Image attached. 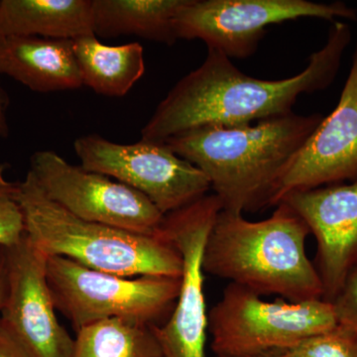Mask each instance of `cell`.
<instances>
[{"mask_svg": "<svg viewBox=\"0 0 357 357\" xmlns=\"http://www.w3.org/2000/svg\"><path fill=\"white\" fill-rule=\"evenodd\" d=\"M351 27L333 22L323 48L312 53L303 72L268 81L244 74L217 50L208 49L203 64L181 79L141 130V139L165 142L204 126H241L292 114L298 98L324 91L335 81Z\"/></svg>", "mask_w": 357, "mask_h": 357, "instance_id": "cell-1", "label": "cell"}, {"mask_svg": "<svg viewBox=\"0 0 357 357\" xmlns=\"http://www.w3.org/2000/svg\"><path fill=\"white\" fill-rule=\"evenodd\" d=\"M321 114H289L241 126H204L165 141L196 166L230 213L272 206L279 178L324 119Z\"/></svg>", "mask_w": 357, "mask_h": 357, "instance_id": "cell-2", "label": "cell"}, {"mask_svg": "<svg viewBox=\"0 0 357 357\" xmlns=\"http://www.w3.org/2000/svg\"><path fill=\"white\" fill-rule=\"evenodd\" d=\"M275 208L258 222L220 211L204 244V274L289 302L323 299L318 270L307 255L309 227L288 204Z\"/></svg>", "mask_w": 357, "mask_h": 357, "instance_id": "cell-3", "label": "cell"}, {"mask_svg": "<svg viewBox=\"0 0 357 357\" xmlns=\"http://www.w3.org/2000/svg\"><path fill=\"white\" fill-rule=\"evenodd\" d=\"M26 236L45 255L123 277H181L183 260L161 234L144 236L88 222L52 201L28 171L17 183Z\"/></svg>", "mask_w": 357, "mask_h": 357, "instance_id": "cell-4", "label": "cell"}, {"mask_svg": "<svg viewBox=\"0 0 357 357\" xmlns=\"http://www.w3.org/2000/svg\"><path fill=\"white\" fill-rule=\"evenodd\" d=\"M332 303L324 299L289 302L262 299L229 283L208 312L215 356H277L307 337L337 328Z\"/></svg>", "mask_w": 357, "mask_h": 357, "instance_id": "cell-5", "label": "cell"}, {"mask_svg": "<svg viewBox=\"0 0 357 357\" xmlns=\"http://www.w3.org/2000/svg\"><path fill=\"white\" fill-rule=\"evenodd\" d=\"M47 279L56 310L76 332L112 319L158 326L170 316L181 289V277L119 276L58 256L48 257Z\"/></svg>", "mask_w": 357, "mask_h": 357, "instance_id": "cell-6", "label": "cell"}, {"mask_svg": "<svg viewBox=\"0 0 357 357\" xmlns=\"http://www.w3.org/2000/svg\"><path fill=\"white\" fill-rule=\"evenodd\" d=\"M74 149L83 168L141 192L164 215L195 203L211 190L206 176L165 142L140 139L119 144L91 134L77 138Z\"/></svg>", "mask_w": 357, "mask_h": 357, "instance_id": "cell-7", "label": "cell"}, {"mask_svg": "<svg viewBox=\"0 0 357 357\" xmlns=\"http://www.w3.org/2000/svg\"><path fill=\"white\" fill-rule=\"evenodd\" d=\"M312 17L335 22L356 20L344 2L307 0H188L175 20L178 39H199L229 59H246L257 51L272 24Z\"/></svg>", "mask_w": 357, "mask_h": 357, "instance_id": "cell-8", "label": "cell"}, {"mask_svg": "<svg viewBox=\"0 0 357 357\" xmlns=\"http://www.w3.org/2000/svg\"><path fill=\"white\" fill-rule=\"evenodd\" d=\"M222 203L206 195L164 218L160 234L177 248L183 260L177 302L166 323L152 326L163 357H206L208 314L204 297V244Z\"/></svg>", "mask_w": 357, "mask_h": 357, "instance_id": "cell-9", "label": "cell"}, {"mask_svg": "<svg viewBox=\"0 0 357 357\" xmlns=\"http://www.w3.org/2000/svg\"><path fill=\"white\" fill-rule=\"evenodd\" d=\"M42 191L75 217L134 234L157 236L165 215L144 195L50 150L35 152L30 170Z\"/></svg>", "mask_w": 357, "mask_h": 357, "instance_id": "cell-10", "label": "cell"}, {"mask_svg": "<svg viewBox=\"0 0 357 357\" xmlns=\"http://www.w3.org/2000/svg\"><path fill=\"white\" fill-rule=\"evenodd\" d=\"M48 255L28 238L6 248L0 321L35 357H72L75 338L61 325L47 279Z\"/></svg>", "mask_w": 357, "mask_h": 357, "instance_id": "cell-11", "label": "cell"}, {"mask_svg": "<svg viewBox=\"0 0 357 357\" xmlns=\"http://www.w3.org/2000/svg\"><path fill=\"white\" fill-rule=\"evenodd\" d=\"M357 180V46L337 107L286 167L272 206L286 195Z\"/></svg>", "mask_w": 357, "mask_h": 357, "instance_id": "cell-12", "label": "cell"}, {"mask_svg": "<svg viewBox=\"0 0 357 357\" xmlns=\"http://www.w3.org/2000/svg\"><path fill=\"white\" fill-rule=\"evenodd\" d=\"M279 203L298 213L316 239L314 264L323 299L332 302L357 268V180L292 192Z\"/></svg>", "mask_w": 357, "mask_h": 357, "instance_id": "cell-13", "label": "cell"}, {"mask_svg": "<svg viewBox=\"0 0 357 357\" xmlns=\"http://www.w3.org/2000/svg\"><path fill=\"white\" fill-rule=\"evenodd\" d=\"M0 75L35 93L73 91L84 86L73 40L1 36Z\"/></svg>", "mask_w": 357, "mask_h": 357, "instance_id": "cell-14", "label": "cell"}, {"mask_svg": "<svg viewBox=\"0 0 357 357\" xmlns=\"http://www.w3.org/2000/svg\"><path fill=\"white\" fill-rule=\"evenodd\" d=\"M93 32V0H0V37L75 40Z\"/></svg>", "mask_w": 357, "mask_h": 357, "instance_id": "cell-15", "label": "cell"}, {"mask_svg": "<svg viewBox=\"0 0 357 357\" xmlns=\"http://www.w3.org/2000/svg\"><path fill=\"white\" fill-rule=\"evenodd\" d=\"M188 0H93V32L114 38L133 35L171 46L175 20Z\"/></svg>", "mask_w": 357, "mask_h": 357, "instance_id": "cell-16", "label": "cell"}, {"mask_svg": "<svg viewBox=\"0 0 357 357\" xmlns=\"http://www.w3.org/2000/svg\"><path fill=\"white\" fill-rule=\"evenodd\" d=\"M73 46L84 86L100 95L124 96L144 75V49L138 42L109 46L91 34L73 40Z\"/></svg>", "mask_w": 357, "mask_h": 357, "instance_id": "cell-17", "label": "cell"}, {"mask_svg": "<svg viewBox=\"0 0 357 357\" xmlns=\"http://www.w3.org/2000/svg\"><path fill=\"white\" fill-rule=\"evenodd\" d=\"M152 326L121 319L84 326L72 357H163Z\"/></svg>", "mask_w": 357, "mask_h": 357, "instance_id": "cell-18", "label": "cell"}, {"mask_svg": "<svg viewBox=\"0 0 357 357\" xmlns=\"http://www.w3.org/2000/svg\"><path fill=\"white\" fill-rule=\"evenodd\" d=\"M276 357H357V333L344 326L307 337Z\"/></svg>", "mask_w": 357, "mask_h": 357, "instance_id": "cell-19", "label": "cell"}, {"mask_svg": "<svg viewBox=\"0 0 357 357\" xmlns=\"http://www.w3.org/2000/svg\"><path fill=\"white\" fill-rule=\"evenodd\" d=\"M9 164L0 162V248H8L26 236L25 220L18 201L17 183L6 178Z\"/></svg>", "mask_w": 357, "mask_h": 357, "instance_id": "cell-20", "label": "cell"}, {"mask_svg": "<svg viewBox=\"0 0 357 357\" xmlns=\"http://www.w3.org/2000/svg\"><path fill=\"white\" fill-rule=\"evenodd\" d=\"M338 325L357 333V268L345 280L344 286L332 301Z\"/></svg>", "mask_w": 357, "mask_h": 357, "instance_id": "cell-21", "label": "cell"}, {"mask_svg": "<svg viewBox=\"0 0 357 357\" xmlns=\"http://www.w3.org/2000/svg\"><path fill=\"white\" fill-rule=\"evenodd\" d=\"M0 357H35L0 321Z\"/></svg>", "mask_w": 357, "mask_h": 357, "instance_id": "cell-22", "label": "cell"}, {"mask_svg": "<svg viewBox=\"0 0 357 357\" xmlns=\"http://www.w3.org/2000/svg\"><path fill=\"white\" fill-rule=\"evenodd\" d=\"M7 96L0 83V138L6 139L10 133L8 119H7Z\"/></svg>", "mask_w": 357, "mask_h": 357, "instance_id": "cell-23", "label": "cell"}, {"mask_svg": "<svg viewBox=\"0 0 357 357\" xmlns=\"http://www.w3.org/2000/svg\"><path fill=\"white\" fill-rule=\"evenodd\" d=\"M6 292V248H0V314L3 306Z\"/></svg>", "mask_w": 357, "mask_h": 357, "instance_id": "cell-24", "label": "cell"}, {"mask_svg": "<svg viewBox=\"0 0 357 357\" xmlns=\"http://www.w3.org/2000/svg\"><path fill=\"white\" fill-rule=\"evenodd\" d=\"M215 357H225V356H215ZM248 357H276L275 356H248Z\"/></svg>", "mask_w": 357, "mask_h": 357, "instance_id": "cell-25", "label": "cell"}]
</instances>
